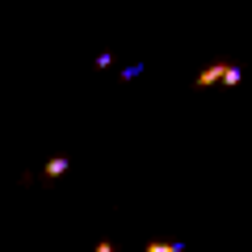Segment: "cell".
Returning a JSON list of instances; mask_svg holds the SVG:
<instances>
[{"instance_id":"obj_3","label":"cell","mask_w":252,"mask_h":252,"mask_svg":"<svg viewBox=\"0 0 252 252\" xmlns=\"http://www.w3.org/2000/svg\"><path fill=\"white\" fill-rule=\"evenodd\" d=\"M147 252H185L181 244H147Z\"/></svg>"},{"instance_id":"obj_1","label":"cell","mask_w":252,"mask_h":252,"mask_svg":"<svg viewBox=\"0 0 252 252\" xmlns=\"http://www.w3.org/2000/svg\"><path fill=\"white\" fill-rule=\"evenodd\" d=\"M215 80H223V84H240V67H227V63H210L206 72L198 76V84L206 89V84H215Z\"/></svg>"},{"instance_id":"obj_2","label":"cell","mask_w":252,"mask_h":252,"mask_svg":"<svg viewBox=\"0 0 252 252\" xmlns=\"http://www.w3.org/2000/svg\"><path fill=\"white\" fill-rule=\"evenodd\" d=\"M63 172H67V160H46V177H63Z\"/></svg>"},{"instance_id":"obj_4","label":"cell","mask_w":252,"mask_h":252,"mask_svg":"<svg viewBox=\"0 0 252 252\" xmlns=\"http://www.w3.org/2000/svg\"><path fill=\"white\" fill-rule=\"evenodd\" d=\"M97 252H114V248H109V244H101V248H97Z\"/></svg>"}]
</instances>
